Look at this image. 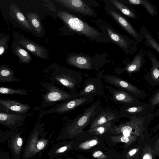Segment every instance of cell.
<instances>
[{"instance_id":"cell-1","label":"cell","mask_w":159,"mask_h":159,"mask_svg":"<svg viewBox=\"0 0 159 159\" xmlns=\"http://www.w3.org/2000/svg\"><path fill=\"white\" fill-rule=\"evenodd\" d=\"M45 125L44 123H40L34 126L25 143L22 159H31L42 155L52 143L54 130L46 137L48 132L44 131Z\"/></svg>"},{"instance_id":"cell-2","label":"cell","mask_w":159,"mask_h":159,"mask_svg":"<svg viewBox=\"0 0 159 159\" xmlns=\"http://www.w3.org/2000/svg\"><path fill=\"white\" fill-rule=\"evenodd\" d=\"M101 104L99 101L94 102L74 120L67 123L61 129L53 142H57L67 137L72 138L83 132V129L90 122L97 111L101 106Z\"/></svg>"},{"instance_id":"cell-3","label":"cell","mask_w":159,"mask_h":159,"mask_svg":"<svg viewBox=\"0 0 159 159\" xmlns=\"http://www.w3.org/2000/svg\"><path fill=\"white\" fill-rule=\"evenodd\" d=\"M47 76L51 83L62 86L73 93H77V89L84 82L80 73L66 69H56Z\"/></svg>"},{"instance_id":"cell-4","label":"cell","mask_w":159,"mask_h":159,"mask_svg":"<svg viewBox=\"0 0 159 159\" xmlns=\"http://www.w3.org/2000/svg\"><path fill=\"white\" fill-rule=\"evenodd\" d=\"M43 89L40 109L42 111L47 107H54L61 102H64L79 97L77 93H73L64 90L51 82L40 83Z\"/></svg>"},{"instance_id":"cell-5","label":"cell","mask_w":159,"mask_h":159,"mask_svg":"<svg viewBox=\"0 0 159 159\" xmlns=\"http://www.w3.org/2000/svg\"><path fill=\"white\" fill-rule=\"evenodd\" d=\"M57 16L70 29L75 32L91 38H95L101 35L96 29L66 11H58Z\"/></svg>"},{"instance_id":"cell-6","label":"cell","mask_w":159,"mask_h":159,"mask_svg":"<svg viewBox=\"0 0 159 159\" xmlns=\"http://www.w3.org/2000/svg\"><path fill=\"white\" fill-rule=\"evenodd\" d=\"M151 113L138 116L132 117L130 120L120 124L114 125V130L116 134L127 133L139 137L143 139V133L145 126L151 120Z\"/></svg>"},{"instance_id":"cell-7","label":"cell","mask_w":159,"mask_h":159,"mask_svg":"<svg viewBox=\"0 0 159 159\" xmlns=\"http://www.w3.org/2000/svg\"><path fill=\"white\" fill-rule=\"evenodd\" d=\"M94 97L92 95L83 96L59 103L50 109L40 112L39 115V119H41L45 115L49 114L55 113L61 114L67 113L81 106L92 102L93 100Z\"/></svg>"},{"instance_id":"cell-8","label":"cell","mask_w":159,"mask_h":159,"mask_svg":"<svg viewBox=\"0 0 159 159\" xmlns=\"http://www.w3.org/2000/svg\"><path fill=\"white\" fill-rule=\"evenodd\" d=\"M102 73H99L96 77L89 78L84 81L82 89L77 93L79 97L104 95L103 86L102 81Z\"/></svg>"},{"instance_id":"cell-9","label":"cell","mask_w":159,"mask_h":159,"mask_svg":"<svg viewBox=\"0 0 159 159\" xmlns=\"http://www.w3.org/2000/svg\"><path fill=\"white\" fill-rule=\"evenodd\" d=\"M102 78L107 83L127 91L137 98H144L146 97L144 91L116 76L108 75H103Z\"/></svg>"},{"instance_id":"cell-10","label":"cell","mask_w":159,"mask_h":159,"mask_svg":"<svg viewBox=\"0 0 159 159\" xmlns=\"http://www.w3.org/2000/svg\"><path fill=\"white\" fill-rule=\"evenodd\" d=\"M30 113H16L0 110V124L10 129L19 128Z\"/></svg>"},{"instance_id":"cell-11","label":"cell","mask_w":159,"mask_h":159,"mask_svg":"<svg viewBox=\"0 0 159 159\" xmlns=\"http://www.w3.org/2000/svg\"><path fill=\"white\" fill-rule=\"evenodd\" d=\"M120 118L119 113L116 111L108 108L102 107L101 106L90 122L89 129L109 121H116Z\"/></svg>"},{"instance_id":"cell-12","label":"cell","mask_w":159,"mask_h":159,"mask_svg":"<svg viewBox=\"0 0 159 159\" xmlns=\"http://www.w3.org/2000/svg\"><path fill=\"white\" fill-rule=\"evenodd\" d=\"M22 129L18 128L14 130L7 140L8 147L13 159H20L22 157L25 143L22 136Z\"/></svg>"},{"instance_id":"cell-13","label":"cell","mask_w":159,"mask_h":159,"mask_svg":"<svg viewBox=\"0 0 159 159\" xmlns=\"http://www.w3.org/2000/svg\"><path fill=\"white\" fill-rule=\"evenodd\" d=\"M149 103L140 102L126 104L121 107L119 114L120 117H125L129 119L133 116H138L151 113L149 111Z\"/></svg>"},{"instance_id":"cell-14","label":"cell","mask_w":159,"mask_h":159,"mask_svg":"<svg viewBox=\"0 0 159 159\" xmlns=\"http://www.w3.org/2000/svg\"><path fill=\"white\" fill-rule=\"evenodd\" d=\"M105 88L111 94L110 98L118 103L124 105L139 102L137 97L124 90L116 89L110 85L106 86Z\"/></svg>"},{"instance_id":"cell-15","label":"cell","mask_w":159,"mask_h":159,"mask_svg":"<svg viewBox=\"0 0 159 159\" xmlns=\"http://www.w3.org/2000/svg\"><path fill=\"white\" fill-rule=\"evenodd\" d=\"M31 109L28 104L9 98L0 99V110L16 113H26Z\"/></svg>"},{"instance_id":"cell-16","label":"cell","mask_w":159,"mask_h":159,"mask_svg":"<svg viewBox=\"0 0 159 159\" xmlns=\"http://www.w3.org/2000/svg\"><path fill=\"white\" fill-rule=\"evenodd\" d=\"M110 13L114 18L137 43L143 41L144 38L141 34L138 32L126 19L114 11H111Z\"/></svg>"},{"instance_id":"cell-17","label":"cell","mask_w":159,"mask_h":159,"mask_svg":"<svg viewBox=\"0 0 159 159\" xmlns=\"http://www.w3.org/2000/svg\"><path fill=\"white\" fill-rule=\"evenodd\" d=\"M67 8L83 14L91 16L93 11L83 1L80 0H56Z\"/></svg>"},{"instance_id":"cell-18","label":"cell","mask_w":159,"mask_h":159,"mask_svg":"<svg viewBox=\"0 0 159 159\" xmlns=\"http://www.w3.org/2000/svg\"><path fill=\"white\" fill-rule=\"evenodd\" d=\"M145 62L144 52L141 50L134 56L133 60L127 64L124 70L129 74L138 72Z\"/></svg>"},{"instance_id":"cell-19","label":"cell","mask_w":159,"mask_h":159,"mask_svg":"<svg viewBox=\"0 0 159 159\" xmlns=\"http://www.w3.org/2000/svg\"><path fill=\"white\" fill-rule=\"evenodd\" d=\"M67 62L73 66L80 69L91 70L93 68L90 59L84 56H72L67 59Z\"/></svg>"},{"instance_id":"cell-20","label":"cell","mask_w":159,"mask_h":159,"mask_svg":"<svg viewBox=\"0 0 159 159\" xmlns=\"http://www.w3.org/2000/svg\"><path fill=\"white\" fill-rule=\"evenodd\" d=\"M18 43L36 56L42 59H46L45 50L41 45L26 39H21Z\"/></svg>"},{"instance_id":"cell-21","label":"cell","mask_w":159,"mask_h":159,"mask_svg":"<svg viewBox=\"0 0 159 159\" xmlns=\"http://www.w3.org/2000/svg\"><path fill=\"white\" fill-rule=\"evenodd\" d=\"M10 14L18 23L30 31L33 29L20 9L15 5L12 4L10 6Z\"/></svg>"},{"instance_id":"cell-22","label":"cell","mask_w":159,"mask_h":159,"mask_svg":"<svg viewBox=\"0 0 159 159\" xmlns=\"http://www.w3.org/2000/svg\"><path fill=\"white\" fill-rule=\"evenodd\" d=\"M146 54L151 63L149 76H150L152 80L154 83L159 84V61L155 55L151 52L147 51Z\"/></svg>"},{"instance_id":"cell-23","label":"cell","mask_w":159,"mask_h":159,"mask_svg":"<svg viewBox=\"0 0 159 159\" xmlns=\"http://www.w3.org/2000/svg\"><path fill=\"white\" fill-rule=\"evenodd\" d=\"M15 73L10 68L5 65L0 66V82H19L20 80L14 76Z\"/></svg>"},{"instance_id":"cell-24","label":"cell","mask_w":159,"mask_h":159,"mask_svg":"<svg viewBox=\"0 0 159 159\" xmlns=\"http://www.w3.org/2000/svg\"><path fill=\"white\" fill-rule=\"evenodd\" d=\"M139 30L145 39L146 45L155 50L159 54V44L147 29L145 26H142L139 28Z\"/></svg>"},{"instance_id":"cell-25","label":"cell","mask_w":159,"mask_h":159,"mask_svg":"<svg viewBox=\"0 0 159 159\" xmlns=\"http://www.w3.org/2000/svg\"><path fill=\"white\" fill-rule=\"evenodd\" d=\"M126 2L131 5L143 6L145 8L148 12L153 16H155L157 13L156 7L148 0H127Z\"/></svg>"},{"instance_id":"cell-26","label":"cell","mask_w":159,"mask_h":159,"mask_svg":"<svg viewBox=\"0 0 159 159\" xmlns=\"http://www.w3.org/2000/svg\"><path fill=\"white\" fill-rule=\"evenodd\" d=\"M26 16L33 30L38 33H41L43 29L39 15L34 12H27Z\"/></svg>"},{"instance_id":"cell-27","label":"cell","mask_w":159,"mask_h":159,"mask_svg":"<svg viewBox=\"0 0 159 159\" xmlns=\"http://www.w3.org/2000/svg\"><path fill=\"white\" fill-rule=\"evenodd\" d=\"M15 55L19 57V61L22 63H30L32 58L30 55L25 50L16 45L14 50Z\"/></svg>"},{"instance_id":"cell-28","label":"cell","mask_w":159,"mask_h":159,"mask_svg":"<svg viewBox=\"0 0 159 159\" xmlns=\"http://www.w3.org/2000/svg\"><path fill=\"white\" fill-rule=\"evenodd\" d=\"M110 139L114 143L123 142L126 144L125 148L128 147L132 143L137 139L136 137L131 134L129 136H126L121 134L118 136H112Z\"/></svg>"},{"instance_id":"cell-29","label":"cell","mask_w":159,"mask_h":159,"mask_svg":"<svg viewBox=\"0 0 159 159\" xmlns=\"http://www.w3.org/2000/svg\"><path fill=\"white\" fill-rule=\"evenodd\" d=\"M112 122V121H109L89 129V133L98 135L103 134L111 129Z\"/></svg>"},{"instance_id":"cell-30","label":"cell","mask_w":159,"mask_h":159,"mask_svg":"<svg viewBox=\"0 0 159 159\" xmlns=\"http://www.w3.org/2000/svg\"><path fill=\"white\" fill-rule=\"evenodd\" d=\"M114 5L118 8L123 14L132 19H135L137 16L134 11L119 1L112 0Z\"/></svg>"},{"instance_id":"cell-31","label":"cell","mask_w":159,"mask_h":159,"mask_svg":"<svg viewBox=\"0 0 159 159\" xmlns=\"http://www.w3.org/2000/svg\"><path fill=\"white\" fill-rule=\"evenodd\" d=\"M0 93L1 94L13 95L18 94L26 96L28 95L27 90L22 89H16L7 87H0Z\"/></svg>"},{"instance_id":"cell-32","label":"cell","mask_w":159,"mask_h":159,"mask_svg":"<svg viewBox=\"0 0 159 159\" xmlns=\"http://www.w3.org/2000/svg\"><path fill=\"white\" fill-rule=\"evenodd\" d=\"M155 151L150 146L145 145L143 149L141 159H153Z\"/></svg>"},{"instance_id":"cell-33","label":"cell","mask_w":159,"mask_h":159,"mask_svg":"<svg viewBox=\"0 0 159 159\" xmlns=\"http://www.w3.org/2000/svg\"><path fill=\"white\" fill-rule=\"evenodd\" d=\"M98 140L93 139L83 142L79 145V148L82 150H88L97 145L99 143Z\"/></svg>"},{"instance_id":"cell-34","label":"cell","mask_w":159,"mask_h":159,"mask_svg":"<svg viewBox=\"0 0 159 159\" xmlns=\"http://www.w3.org/2000/svg\"><path fill=\"white\" fill-rule=\"evenodd\" d=\"M149 103L150 107L149 111L151 113L155 107L159 106V91L152 97Z\"/></svg>"},{"instance_id":"cell-35","label":"cell","mask_w":159,"mask_h":159,"mask_svg":"<svg viewBox=\"0 0 159 159\" xmlns=\"http://www.w3.org/2000/svg\"><path fill=\"white\" fill-rule=\"evenodd\" d=\"M15 130L10 129L6 131H0V142L2 143L7 141L10 138L12 132Z\"/></svg>"},{"instance_id":"cell-36","label":"cell","mask_w":159,"mask_h":159,"mask_svg":"<svg viewBox=\"0 0 159 159\" xmlns=\"http://www.w3.org/2000/svg\"><path fill=\"white\" fill-rule=\"evenodd\" d=\"M8 38H4L0 40V56H1L4 53L7 47Z\"/></svg>"},{"instance_id":"cell-37","label":"cell","mask_w":159,"mask_h":159,"mask_svg":"<svg viewBox=\"0 0 159 159\" xmlns=\"http://www.w3.org/2000/svg\"><path fill=\"white\" fill-rule=\"evenodd\" d=\"M93 156L94 158L99 159H106L108 158L107 156L100 151H97L94 152L93 154Z\"/></svg>"},{"instance_id":"cell-38","label":"cell","mask_w":159,"mask_h":159,"mask_svg":"<svg viewBox=\"0 0 159 159\" xmlns=\"http://www.w3.org/2000/svg\"><path fill=\"white\" fill-rule=\"evenodd\" d=\"M0 159H13L8 152L1 151L0 153Z\"/></svg>"},{"instance_id":"cell-39","label":"cell","mask_w":159,"mask_h":159,"mask_svg":"<svg viewBox=\"0 0 159 159\" xmlns=\"http://www.w3.org/2000/svg\"><path fill=\"white\" fill-rule=\"evenodd\" d=\"M139 149L138 148H135L130 150L127 153V157L130 158L134 156Z\"/></svg>"},{"instance_id":"cell-40","label":"cell","mask_w":159,"mask_h":159,"mask_svg":"<svg viewBox=\"0 0 159 159\" xmlns=\"http://www.w3.org/2000/svg\"><path fill=\"white\" fill-rule=\"evenodd\" d=\"M157 111L158 114H159V108L157 110ZM159 129V123H158L154 128L151 129V131H153V132H155L158 130Z\"/></svg>"},{"instance_id":"cell-41","label":"cell","mask_w":159,"mask_h":159,"mask_svg":"<svg viewBox=\"0 0 159 159\" xmlns=\"http://www.w3.org/2000/svg\"><path fill=\"white\" fill-rule=\"evenodd\" d=\"M155 149H159V139L157 140L156 144L155 145Z\"/></svg>"},{"instance_id":"cell-42","label":"cell","mask_w":159,"mask_h":159,"mask_svg":"<svg viewBox=\"0 0 159 159\" xmlns=\"http://www.w3.org/2000/svg\"><path fill=\"white\" fill-rule=\"evenodd\" d=\"M42 155H38L36 157H35L31 159H42Z\"/></svg>"},{"instance_id":"cell-43","label":"cell","mask_w":159,"mask_h":159,"mask_svg":"<svg viewBox=\"0 0 159 159\" xmlns=\"http://www.w3.org/2000/svg\"><path fill=\"white\" fill-rule=\"evenodd\" d=\"M157 153L159 155V149H155Z\"/></svg>"},{"instance_id":"cell-44","label":"cell","mask_w":159,"mask_h":159,"mask_svg":"<svg viewBox=\"0 0 159 159\" xmlns=\"http://www.w3.org/2000/svg\"><path fill=\"white\" fill-rule=\"evenodd\" d=\"M57 159H61V158H58Z\"/></svg>"}]
</instances>
